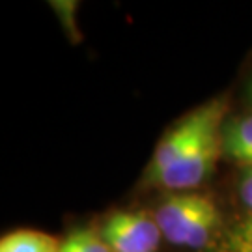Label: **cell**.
<instances>
[{"instance_id":"ba28073f","label":"cell","mask_w":252,"mask_h":252,"mask_svg":"<svg viewBox=\"0 0 252 252\" xmlns=\"http://www.w3.org/2000/svg\"><path fill=\"white\" fill-rule=\"evenodd\" d=\"M63 243L73 252H112L108 249V245L103 241L101 234L94 232L90 228L75 230Z\"/></svg>"},{"instance_id":"30bf717a","label":"cell","mask_w":252,"mask_h":252,"mask_svg":"<svg viewBox=\"0 0 252 252\" xmlns=\"http://www.w3.org/2000/svg\"><path fill=\"white\" fill-rule=\"evenodd\" d=\"M249 95H251V101H252V81H251V86H249Z\"/></svg>"},{"instance_id":"6da1fadb","label":"cell","mask_w":252,"mask_h":252,"mask_svg":"<svg viewBox=\"0 0 252 252\" xmlns=\"http://www.w3.org/2000/svg\"><path fill=\"white\" fill-rule=\"evenodd\" d=\"M162 237L172 245L202 249L215 234L219 209L204 194H172L155 211Z\"/></svg>"},{"instance_id":"5b68a950","label":"cell","mask_w":252,"mask_h":252,"mask_svg":"<svg viewBox=\"0 0 252 252\" xmlns=\"http://www.w3.org/2000/svg\"><path fill=\"white\" fill-rule=\"evenodd\" d=\"M222 153L237 164L252 168V114L224 124Z\"/></svg>"},{"instance_id":"3957f363","label":"cell","mask_w":252,"mask_h":252,"mask_svg":"<svg viewBox=\"0 0 252 252\" xmlns=\"http://www.w3.org/2000/svg\"><path fill=\"white\" fill-rule=\"evenodd\" d=\"M222 112H226V103L222 99H213L198 107L196 110H192L190 114H187L181 122H178L172 127L170 131L162 136L161 142L157 144L155 152H153V157L148 166V181H153L170 164L178 161L183 155V152L198 138L204 127Z\"/></svg>"},{"instance_id":"8992f818","label":"cell","mask_w":252,"mask_h":252,"mask_svg":"<svg viewBox=\"0 0 252 252\" xmlns=\"http://www.w3.org/2000/svg\"><path fill=\"white\" fill-rule=\"evenodd\" d=\"M62 243L51 234L39 230H15L4 235L0 252H60Z\"/></svg>"},{"instance_id":"277c9868","label":"cell","mask_w":252,"mask_h":252,"mask_svg":"<svg viewBox=\"0 0 252 252\" xmlns=\"http://www.w3.org/2000/svg\"><path fill=\"white\" fill-rule=\"evenodd\" d=\"M99 234L112 252H155L162 239L155 215L148 211H114Z\"/></svg>"},{"instance_id":"52a82bcc","label":"cell","mask_w":252,"mask_h":252,"mask_svg":"<svg viewBox=\"0 0 252 252\" xmlns=\"http://www.w3.org/2000/svg\"><path fill=\"white\" fill-rule=\"evenodd\" d=\"M217 252H252V215L226 232Z\"/></svg>"},{"instance_id":"9c48e42d","label":"cell","mask_w":252,"mask_h":252,"mask_svg":"<svg viewBox=\"0 0 252 252\" xmlns=\"http://www.w3.org/2000/svg\"><path fill=\"white\" fill-rule=\"evenodd\" d=\"M239 194H241V200L247 206V209L251 211L252 215V168H247V172L241 178V183H239Z\"/></svg>"},{"instance_id":"7a4b0ae2","label":"cell","mask_w":252,"mask_h":252,"mask_svg":"<svg viewBox=\"0 0 252 252\" xmlns=\"http://www.w3.org/2000/svg\"><path fill=\"white\" fill-rule=\"evenodd\" d=\"M222 118L224 112L213 118L180 159L159 174L152 183L176 190L192 189L204 183L215 168L219 155L222 153Z\"/></svg>"}]
</instances>
